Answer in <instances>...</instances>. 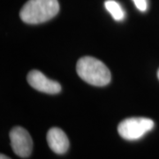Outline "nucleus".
I'll return each mask as SVG.
<instances>
[{
    "mask_svg": "<svg viewBox=\"0 0 159 159\" xmlns=\"http://www.w3.org/2000/svg\"><path fill=\"white\" fill-rule=\"evenodd\" d=\"M136 8L141 11H146L148 8V2L147 0H133Z\"/></svg>",
    "mask_w": 159,
    "mask_h": 159,
    "instance_id": "8",
    "label": "nucleus"
},
{
    "mask_svg": "<svg viewBox=\"0 0 159 159\" xmlns=\"http://www.w3.org/2000/svg\"><path fill=\"white\" fill-rule=\"evenodd\" d=\"M11 146L17 156L26 158L31 155L33 141L29 133L20 126L13 127L10 132Z\"/></svg>",
    "mask_w": 159,
    "mask_h": 159,
    "instance_id": "4",
    "label": "nucleus"
},
{
    "mask_svg": "<svg viewBox=\"0 0 159 159\" xmlns=\"http://www.w3.org/2000/svg\"><path fill=\"white\" fill-rule=\"evenodd\" d=\"M154 125L153 120L148 118H129L119 123L118 132L123 139L135 141L152 130Z\"/></svg>",
    "mask_w": 159,
    "mask_h": 159,
    "instance_id": "3",
    "label": "nucleus"
},
{
    "mask_svg": "<svg viewBox=\"0 0 159 159\" xmlns=\"http://www.w3.org/2000/svg\"><path fill=\"white\" fill-rule=\"evenodd\" d=\"M59 11L57 0H29L21 8L20 16L28 24H40L54 18Z\"/></svg>",
    "mask_w": 159,
    "mask_h": 159,
    "instance_id": "1",
    "label": "nucleus"
},
{
    "mask_svg": "<svg viewBox=\"0 0 159 159\" xmlns=\"http://www.w3.org/2000/svg\"><path fill=\"white\" fill-rule=\"evenodd\" d=\"M28 82L33 89L47 94H57L61 91V85L53 80L47 78L37 70L30 71L28 74Z\"/></svg>",
    "mask_w": 159,
    "mask_h": 159,
    "instance_id": "5",
    "label": "nucleus"
},
{
    "mask_svg": "<svg viewBox=\"0 0 159 159\" xmlns=\"http://www.w3.org/2000/svg\"><path fill=\"white\" fill-rule=\"evenodd\" d=\"M157 78H158L159 80V69H158V71H157Z\"/></svg>",
    "mask_w": 159,
    "mask_h": 159,
    "instance_id": "10",
    "label": "nucleus"
},
{
    "mask_svg": "<svg viewBox=\"0 0 159 159\" xmlns=\"http://www.w3.org/2000/svg\"><path fill=\"white\" fill-rule=\"evenodd\" d=\"M47 142L51 150L56 154H65L68 150V138L60 128H51L47 134Z\"/></svg>",
    "mask_w": 159,
    "mask_h": 159,
    "instance_id": "6",
    "label": "nucleus"
},
{
    "mask_svg": "<svg viewBox=\"0 0 159 159\" xmlns=\"http://www.w3.org/2000/svg\"><path fill=\"white\" fill-rule=\"evenodd\" d=\"M104 6L106 10L111 13L115 20L121 21L125 18V11H123L121 6L115 0H106L104 2Z\"/></svg>",
    "mask_w": 159,
    "mask_h": 159,
    "instance_id": "7",
    "label": "nucleus"
},
{
    "mask_svg": "<svg viewBox=\"0 0 159 159\" xmlns=\"http://www.w3.org/2000/svg\"><path fill=\"white\" fill-rule=\"evenodd\" d=\"M0 159H11L10 157H8L6 155H4V154H1V156H0Z\"/></svg>",
    "mask_w": 159,
    "mask_h": 159,
    "instance_id": "9",
    "label": "nucleus"
},
{
    "mask_svg": "<svg viewBox=\"0 0 159 159\" xmlns=\"http://www.w3.org/2000/svg\"><path fill=\"white\" fill-rule=\"evenodd\" d=\"M76 71L81 80L93 86H106L111 79L108 67L95 57H80L77 62Z\"/></svg>",
    "mask_w": 159,
    "mask_h": 159,
    "instance_id": "2",
    "label": "nucleus"
}]
</instances>
